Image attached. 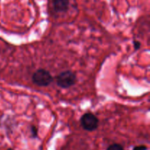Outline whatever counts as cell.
<instances>
[{"mask_svg":"<svg viewBox=\"0 0 150 150\" xmlns=\"http://www.w3.org/2000/svg\"><path fill=\"white\" fill-rule=\"evenodd\" d=\"M53 77L50 72L45 69H38L33 73L32 81L38 86H47L53 81Z\"/></svg>","mask_w":150,"mask_h":150,"instance_id":"obj_1","label":"cell"},{"mask_svg":"<svg viewBox=\"0 0 150 150\" xmlns=\"http://www.w3.org/2000/svg\"><path fill=\"white\" fill-rule=\"evenodd\" d=\"M133 45H134L135 50H138V49H139V48H140L141 42H139V41L135 40V41H133Z\"/></svg>","mask_w":150,"mask_h":150,"instance_id":"obj_8","label":"cell"},{"mask_svg":"<svg viewBox=\"0 0 150 150\" xmlns=\"http://www.w3.org/2000/svg\"><path fill=\"white\" fill-rule=\"evenodd\" d=\"M31 134H32V136L33 138H36L38 136V129L36 128V127L35 126H32L30 128Z\"/></svg>","mask_w":150,"mask_h":150,"instance_id":"obj_6","label":"cell"},{"mask_svg":"<svg viewBox=\"0 0 150 150\" xmlns=\"http://www.w3.org/2000/svg\"><path fill=\"white\" fill-rule=\"evenodd\" d=\"M148 147L145 145H140V146H136L133 148V150H147Z\"/></svg>","mask_w":150,"mask_h":150,"instance_id":"obj_7","label":"cell"},{"mask_svg":"<svg viewBox=\"0 0 150 150\" xmlns=\"http://www.w3.org/2000/svg\"><path fill=\"white\" fill-rule=\"evenodd\" d=\"M57 86L62 89H68L76 84L77 78L76 74L70 70L60 73L56 78Z\"/></svg>","mask_w":150,"mask_h":150,"instance_id":"obj_2","label":"cell"},{"mask_svg":"<svg viewBox=\"0 0 150 150\" xmlns=\"http://www.w3.org/2000/svg\"><path fill=\"white\" fill-rule=\"evenodd\" d=\"M106 150H124V148L120 144H113L110 145Z\"/></svg>","mask_w":150,"mask_h":150,"instance_id":"obj_5","label":"cell"},{"mask_svg":"<svg viewBox=\"0 0 150 150\" xmlns=\"http://www.w3.org/2000/svg\"><path fill=\"white\" fill-rule=\"evenodd\" d=\"M81 125L86 131L92 132L97 130L99 125V120L94 114L85 113L81 118Z\"/></svg>","mask_w":150,"mask_h":150,"instance_id":"obj_3","label":"cell"},{"mask_svg":"<svg viewBox=\"0 0 150 150\" xmlns=\"http://www.w3.org/2000/svg\"><path fill=\"white\" fill-rule=\"evenodd\" d=\"M69 0H53V6L56 12L63 13L68 10Z\"/></svg>","mask_w":150,"mask_h":150,"instance_id":"obj_4","label":"cell"},{"mask_svg":"<svg viewBox=\"0 0 150 150\" xmlns=\"http://www.w3.org/2000/svg\"><path fill=\"white\" fill-rule=\"evenodd\" d=\"M7 150H13V149H12V148H9V149H7Z\"/></svg>","mask_w":150,"mask_h":150,"instance_id":"obj_9","label":"cell"}]
</instances>
